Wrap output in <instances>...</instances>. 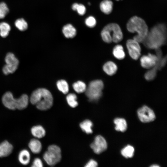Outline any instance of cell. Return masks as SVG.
<instances>
[{"label":"cell","instance_id":"15","mask_svg":"<svg viewBox=\"0 0 167 167\" xmlns=\"http://www.w3.org/2000/svg\"><path fill=\"white\" fill-rule=\"evenodd\" d=\"M28 147L31 152L35 154L39 153L42 149L41 142L36 139H33L30 140L28 143Z\"/></svg>","mask_w":167,"mask_h":167},{"label":"cell","instance_id":"26","mask_svg":"<svg viewBox=\"0 0 167 167\" xmlns=\"http://www.w3.org/2000/svg\"><path fill=\"white\" fill-rule=\"evenodd\" d=\"M134 152V148L131 146L128 145L122 150L121 153L126 158H131L133 156Z\"/></svg>","mask_w":167,"mask_h":167},{"label":"cell","instance_id":"7","mask_svg":"<svg viewBox=\"0 0 167 167\" xmlns=\"http://www.w3.org/2000/svg\"><path fill=\"white\" fill-rule=\"evenodd\" d=\"M43 158L46 163L50 166H54L58 163L61 158L60 148L55 145L49 146L47 150L44 153Z\"/></svg>","mask_w":167,"mask_h":167},{"label":"cell","instance_id":"30","mask_svg":"<svg viewBox=\"0 0 167 167\" xmlns=\"http://www.w3.org/2000/svg\"><path fill=\"white\" fill-rule=\"evenodd\" d=\"M9 9L6 4L4 2L0 3V19L4 18L8 13Z\"/></svg>","mask_w":167,"mask_h":167},{"label":"cell","instance_id":"18","mask_svg":"<svg viewBox=\"0 0 167 167\" xmlns=\"http://www.w3.org/2000/svg\"><path fill=\"white\" fill-rule=\"evenodd\" d=\"M113 3L110 0H104L100 4V8L101 11L106 14H110L113 9Z\"/></svg>","mask_w":167,"mask_h":167},{"label":"cell","instance_id":"24","mask_svg":"<svg viewBox=\"0 0 167 167\" xmlns=\"http://www.w3.org/2000/svg\"><path fill=\"white\" fill-rule=\"evenodd\" d=\"M57 86L58 90L63 93L66 94L69 91V86L67 83L64 80H60L57 83Z\"/></svg>","mask_w":167,"mask_h":167},{"label":"cell","instance_id":"4","mask_svg":"<svg viewBox=\"0 0 167 167\" xmlns=\"http://www.w3.org/2000/svg\"><path fill=\"white\" fill-rule=\"evenodd\" d=\"M29 98L26 94L22 95L19 98L15 99L12 93L9 92H6L2 98V101L4 106L7 108L15 110H22L28 105Z\"/></svg>","mask_w":167,"mask_h":167},{"label":"cell","instance_id":"20","mask_svg":"<svg viewBox=\"0 0 167 167\" xmlns=\"http://www.w3.org/2000/svg\"><path fill=\"white\" fill-rule=\"evenodd\" d=\"M116 125L115 130L118 131L124 132L126 129L127 125L125 120L122 118H116L114 120Z\"/></svg>","mask_w":167,"mask_h":167},{"label":"cell","instance_id":"3","mask_svg":"<svg viewBox=\"0 0 167 167\" xmlns=\"http://www.w3.org/2000/svg\"><path fill=\"white\" fill-rule=\"evenodd\" d=\"M128 30L131 33L136 32L133 39L139 43L143 42L146 37L148 30L145 21L142 19L137 16L131 18L126 25Z\"/></svg>","mask_w":167,"mask_h":167},{"label":"cell","instance_id":"29","mask_svg":"<svg viewBox=\"0 0 167 167\" xmlns=\"http://www.w3.org/2000/svg\"><path fill=\"white\" fill-rule=\"evenodd\" d=\"M15 24L16 27L21 31H24L28 28L27 22L23 18L18 19L16 20Z\"/></svg>","mask_w":167,"mask_h":167},{"label":"cell","instance_id":"13","mask_svg":"<svg viewBox=\"0 0 167 167\" xmlns=\"http://www.w3.org/2000/svg\"><path fill=\"white\" fill-rule=\"evenodd\" d=\"M12 145L9 142L5 140L0 143V157H6L9 155L13 150Z\"/></svg>","mask_w":167,"mask_h":167},{"label":"cell","instance_id":"5","mask_svg":"<svg viewBox=\"0 0 167 167\" xmlns=\"http://www.w3.org/2000/svg\"><path fill=\"white\" fill-rule=\"evenodd\" d=\"M102 39L107 43H118L123 39V33L118 24L110 23L105 26L101 32Z\"/></svg>","mask_w":167,"mask_h":167},{"label":"cell","instance_id":"23","mask_svg":"<svg viewBox=\"0 0 167 167\" xmlns=\"http://www.w3.org/2000/svg\"><path fill=\"white\" fill-rule=\"evenodd\" d=\"M11 28L10 25L5 22L0 23V35L2 37L5 38L8 36Z\"/></svg>","mask_w":167,"mask_h":167},{"label":"cell","instance_id":"10","mask_svg":"<svg viewBox=\"0 0 167 167\" xmlns=\"http://www.w3.org/2000/svg\"><path fill=\"white\" fill-rule=\"evenodd\" d=\"M126 46L131 57L134 60H137L141 55V49L139 42L134 39L127 41Z\"/></svg>","mask_w":167,"mask_h":167},{"label":"cell","instance_id":"32","mask_svg":"<svg viewBox=\"0 0 167 167\" xmlns=\"http://www.w3.org/2000/svg\"><path fill=\"white\" fill-rule=\"evenodd\" d=\"M76 11H77L79 15H82L85 13L86 9L83 5L81 4H78Z\"/></svg>","mask_w":167,"mask_h":167},{"label":"cell","instance_id":"37","mask_svg":"<svg viewBox=\"0 0 167 167\" xmlns=\"http://www.w3.org/2000/svg\"><path fill=\"white\" fill-rule=\"evenodd\" d=\"M116 0L118 1V0Z\"/></svg>","mask_w":167,"mask_h":167},{"label":"cell","instance_id":"25","mask_svg":"<svg viewBox=\"0 0 167 167\" xmlns=\"http://www.w3.org/2000/svg\"><path fill=\"white\" fill-rule=\"evenodd\" d=\"M73 87L75 91L78 93H81L85 92L86 86L83 82L78 81L73 84Z\"/></svg>","mask_w":167,"mask_h":167},{"label":"cell","instance_id":"16","mask_svg":"<svg viewBox=\"0 0 167 167\" xmlns=\"http://www.w3.org/2000/svg\"><path fill=\"white\" fill-rule=\"evenodd\" d=\"M62 31L65 37L68 38H73L76 34L75 28L70 24L65 25L63 28Z\"/></svg>","mask_w":167,"mask_h":167},{"label":"cell","instance_id":"6","mask_svg":"<svg viewBox=\"0 0 167 167\" xmlns=\"http://www.w3.org/2000/svg\"><path fill=\"white\" fill-rule=\"evenodd\" d=\"M104 84L101 80H96L91 82L86 88L85 94L91 101H97L102 95Z\"/></svg>","mask_w":167,"mask_h":167},{"label":"cell","instance_id":"11","mask_svg":"<svg viewBox=\"0 0 167 167\" xmlns=\"http://www.w3.org/2000/svg\"><path fill=\"white\" fill-rule=\"evenodd\" d=\"M137 114L140 120L143 122H152L156 118L153 111L146 106L139 108L137 111Z\"/></svg>","mask_w":167,"mask_h":167},{"label":"cell","instance_id":"35","mask_svg":"<svg viewBox=\"0 0 167 167\" xmlns=\"http://www.w3.org/2000/svg\"><path fill=\"white\" fill-rule=\"evenodd\" d=\"M78 5V4L77 3H75L73 4L72 6V8L74 11H76L77 7Z\"/></svg>","mask_w":167,"mask_h":167},{"label":"cell","instance_id":"21","mask_svg":"<svg viewBox=\"0 0 167 167\" xmlns=\"http://www.w3.org/2000/svg\"><path fill=\"white\" fill-rule=\"evenodd\" d=\"M113 54L115 58L119 60L123 59L125 56L123 47L119 45H116L113 48Z\"/></svg>","mask_w":167,"mask_h":167},{"label":"cell","instance_id":"22","mask_svg":"<svg viewBox=\"0 0 167 167\" xmlns=\"http://www.w3.org/2000/svg\"><path fill=\"white\" fill-rule=\"evenodd\" d=\"M93 126L92 122L89 120H86L80 124V126L84 132L87 134H91L92 132V128Z\"/></svg>","mask_w":167,"mask_h":167},{"label":"cell","instance_id":"36","mask_svg":"<svg viewBox=\"0 0 167 167\" xmlns=\"http://www.w3.org/2000/svg\"><path fill=\"white\" fill-rule=\"evenodd\" d=\"M151 167H159V165H154L151 166Z\"/></svg>","mask_w":167,"mask_h":167},{"label":"cell","instance_id":"12","mask_svg":"<svg viewBox=\"0 0 167 167\" xmlns=\"http://www.w3.org/2000/svg\"><path fill=\"white\" fill-rule=\"evenodd\" d=\"M90 147L95 153L99 154L106 149L107 145L104 138L99 135L95 137L94 141L91 144Z\"/></svg>","mask_w":167,"mask_h":167},{"label":"cell","instance_id":"17","mask_svg":"<svg viewBox=\"0 0 167 167\" xmlns=\"http://www.w3.org/2000/svg\"><path fill=\"white\" fill-rule=\"evenodd\" d=\"M18 160L23 165H26L29 164L30 160V154L29 152L26 149L21 150L19 153Z\"/></svg>","mask_w":167,"mask_h":167},{"label":"cell","instance_id":"33","mask_svg":"<svg viewBox=\"0 0 167 167\" xmlns=\"http://www.w3.org/2000/svg\"><path fill=\"white\" fill-rule=\"evenodd\" d=\"M43 164L41 160L38 158H35L33 160L31 167H42Z\"/></svg>","mask_w":167,"mask_h":167},{"label":"cell","instance_id":"8","mask_svg":"<svg viewBox=\"0 0 167 167\" xmlns=\"http://www.w3.org/2000/svg\"><path fill=\"white\" fill-rule=\"evenodd\" d=\"M156 55L149 53L148 55L142 56L140 58V64L142 66L146 69H151L154 67L158 62L160 57L162 55L160 48L155 49Z\"/></svg>","mask_w":167,"mask_h":167},{"label":"cell","instance_id":"9","mask_svg":"<svg viewBox=\"0 0 167 167\" xmlns=\"http://www.w3.org/2000/svg\"><path fill=\"white\" fill-rule=\"evenodd\" d=\"M6 63L3 67L2 71L5 75L14 73L17 70L19 64L18 59L12 53H8L5 58Z\"/></svg>","mask_w":167,"mask_h":167},{"label":"cell","instance_id":"14","mask_svg":"<svg viewBox=\"0 0 167 167\" xmlns=\"http://www.w3.org/2000/svg\"><path fill=\"white\" fill-rule=\"evenodd\" d=\"M103 69L104 72L108 75H113L116 72L118 67L114 62L109 61L104 65Z\"/></svg>","mask_w":167,"mask_h":167},{"label":"cell","instance_id":"31","mask_svg":"<svg viewBox=\"0 0 167 167\" xmlns=\"http://www.w3.org/2000/svg\"><path fill=\"white\" fill-rule=\"evenodd\" d=\"M85 23L87 26L90 28H93L95 26L96 21L93 17L90 16L86 19Z\"/></svg>","mask_w":167,"mask_h":167},{"label":"cell","instance_id":"34","mask_svg":"<svg viewBox=\"0 0 167 167\" xmlns=\"http://www.w3.org/2000/svg\"><path fill=\"white\" fill-rule=\"evenodd\" d=\"M97 165V163L96 161L93 160L91 159L86 164L85 167H96Z\"/></svg>","mask_w":167,"mask_h":167},{"label":"cell","instance_id":"2","mask_svg":"<svg viewBox=\"0 0 167 167\" xmlns=\"http://www.w3.org/2000/svg\"><path fill=\"white\" fill-rule=\"evenodd\" d=\"M29 101L32 104L36 105L38 109L41 110L50 108L53 102L51 93L44 88H39L34 91L31 95Z\"/></svg>","mask_w":167,"mask_h":167},{"label":"cell","instance_id":"28","mask_svg":"<svg viewBox=\"0 0 167 167\" xmlns=\"http://www.w3.org/2000/svg\"><path fill=\"white\" fill-rule=\"evenodd\" d=\"M158 70L157 66H155L150 70L147 71L144 75V77L146 80L151 81L153 80L156 76V72Z\"/></svg>","mask_w":167,"mask_h":167},{"label":"cell","instance_id":"27","mask_svg":"<svg viewBox=\"0 0 167 167\" xmlns=\"http://www.w3.org/2000/svg\"><path fill=\"white\" fill-rule=\"evenodd\" d=\"M76 95L72 93L68 94L66 97V100L68 105L72 108H75L78 105Z\"/></svg>","mask_w":167,"mask_h":167},{"label":"cell","instance_id":"1","mask_svg":"<svg viewBox=\"0 0 167 167\" xmlns=\"http://www.w3.org/2000/svg\"><path fill=\"white\" fill-rule=\"evenodd\" d=\"M166 33V28L164 24H157L153 27L150 32L148 31L143 43L149 49H156L160 48L165 43Z\"/></svg>","mask_w":167,"mask_h":167},{"label":"cell","instance_id":"19","mask_svg":"<svg viewBox=\"0 0 167 167\" xmlns=\"http://www.w3.org/2000/svg\"><path fill=\"white\" fill-rule=\"evenodd\" d=\"M31 132L34 137L41 138L44 137L45 135V131L44 128L40 125L35 126L31 129Z\"/></svg>","mask_w":167,"mask_h":167}]
</instances>
